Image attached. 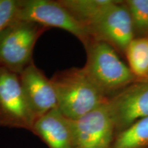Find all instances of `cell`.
Listing matches in <instances>:
<instances>
[{"mask_svg": "<svg viewBox=\"0 0 148 148\" xmlns=\"http://www.w3.org/2000/svg\"><path fill=\"white\" fill-rule=\"evenodd\" d=\"M50 79L56 95L58 108L69 119H79L108 101L83 67L59 71Z\"/></svg>", "mask_w": 148, "mask_h": 148, "instance_id": "6da1fadb", "label": "cell"}, {"mask_svg": "<svg viewBox=\"0 0 148 148\" xmlns=\"http://www.w3.org/2000/svg\"><path fill=\"white\" fill-rule=\"evenodd\" d=\"M84 48L86 61L83 69L108 99L137 81L119 53L108 44L91 39Z\"/></svg>", "mask_w": 148, "mask_h": 148, "instance_id": "7a4b0ae2", "label": "cell"}, {"mask_svg": "<svg viewBox=\"0 0 148 148\" xmlns=\"http://www.w3.org/2000/svg\"><path fill=\"white\" fill-rule=\"evenodd\" d=\"M48 27L16 20L0 34V66L19 74L33 62L35 44Z\"/></svg>", "mask_w": 148, "mask_h": 148, "instance_id": "3957f363", "label": "cell"}, {"mask_svg": "<svg viewBox=\"0 0 148 148\" xmlns=\"http://www.w3.org/2000/svg\"><path fill=\"white\" fill-rule=\"evenodd\" d=\"M17 20L57 27L71 33L85 45L91 40L87 29L59 2L52 0H18Z\"/></svg>", "mask_w": 148, "mask_h": 148, "instance_id": "277c9868", "label": "cell"}, {"mask_svg": "<svg viewBox=\"0 0 148 148\" xmlns=\"http://www.w3.org/2000/svg\"><path fill=\"white\" fill-rule=\"evenodd\" d=\"M86 29L91 39L106 42L123 55L135 38L132 19L123 1L114 0Z\"/></svg>", "mask_w": 148, "mask_h": 148, "instance_id": "5b68a950", "label": "cell"}, {"mask_svg": "<svg viewBox=\"0 0 148 148\" xmlns=\"http://www.w3.org/2000/svg\"><path fill=\"white\" fill-rule=\"evenodd\" d=\"M36 120L18 74L0 66V127L32 131Z\"/></svg>", "mask_w": 148, "mask_h": 148, "instance_id": "8992f818", "label": "cell"}, {"mask_svg": "<svg viewBox=\"0 0 148 148\" xmlns=\"http://www.w3.org/2000/svg\"><path fill=\"white\" fill-rule=\"evenodd\" d=\"M70 120L74 148H111L115 123L108 102L79 119Z\"/></svg>", "mask_w": 148, "mask_h": 148, "instance_id": "52a82bcc", "label": "cell"}, {"mask_svg": "<svg viewBox=\"0 0 148 148\" xmlns=\"http://www.w3.org/2000/svg\"><path fill=\"white\" fill-rule=\"evenodd\" d=\"M108 106L118 133L148 116V79L132 83L109 99Z\"/></svg>", "mask_w": 148, "mask_h": 148, "instance_id": "ba28073f", "label": "cell"}, {"mask_svg": "<svg viewBox=\"0 0 148 148\" xmlns=\"http://www.w3.org/2000/svg\"><path fill=\"white\" fill-rule=\"evenodd\" d=\"M18 76L24 95L36 119L58 108L56 95L51 79L46 77L34 62L26 66Z\"/></svg>", "mask_w": 148, "mask_h": 148, "instance_id": "9c48e42d", "label": "cell"}, {"mask_svg": "<svg viewBox=\"0 0 148 148\" xmlns=\"http://www.w3.org/2000/svg\"><path fill=\"white\" fill-rule=\"evenodd\" d=\"M32 132L49 148H74L70 120L58 108L38 117Z\"/></svg>", "mask_w": 148, "mask_h": 148, "instance_id": "30bf717a", "label": "cell"}, {"mask_svg": "<svg viewBox=\"0 0 148 148\" xmlns=\"http://www.w3.org/2000/svg\"><path fill=\"white\" fill-rule=\"evenodd\" d=\"M74 18L87 27L114 0H58Z\"/></svg>", "mask_w": 148, "mask_h": 148, "instance_id": "8fae6325", "label": "cell"}, {"mask_svg": "<svg viewBox=\"0 0 148 148\" xmlns=\"http://www.w3.org/2000/svg\"><path fill=\"white\" fill-rule=\"evenodd\" d=\"M128 66L137 80L148 78V37L134 38L125 52Z\"/></svg>", "mask_w": 148, "mask_h": 148, "instance_id": "7c38bea8", "label": "cell"}, {"mask_svg": "<svg viewBox=\"0 0 148 148\" xmlns=\"http://www.w3.org/2000/svg\"><path fill=\"white\" fill-rule=\"evenodd\" d=\"M148 116L118 133L111 148H147Z\"/></svg>", "mask_w": 148, "mask_h": 148, "instance_id": "4fadbf2b", "label": "cell"}, {"mask_svg": "<svg viewBox=\"0 0 148 148\" xmlns=\"http://www.w3.org/2000/svg\"><path fill=\"white\" fill-rule=\"evenodd\" d=\"M132 19L135 38L148 37V0H125Z\"/></svg>", "mask_w": 148, "mask_h": 148, "instance_id": "5bb4252c", "label": "cell"}, {"mask_svg": "<svg viewBox=\"0 0 148 148\" xmlns=\"http://www.w3.org/2000/svg\"><path fill=\"white\" fill-rule=\"evenodd\" d=\"M18 0H0V34L17 20Z\"/></svg>", "mask_w": 148, "mask_h": 148, "instance_id": "9a60e30c", "label": "cell"}, {"mask_svg": "<svg viewBox=\"0 0 148 148\" xmlns=\"http://www.w3.org/2000/svg\"><path fill=\"white\" fill-rule=\"evenodd\" d=\"M147 79H148V78H147Z\"/></svg>", "mask_w": 148, "mask_h": 148, "instance_id": "2e32d148", "label": "cell"}]
</instances>
